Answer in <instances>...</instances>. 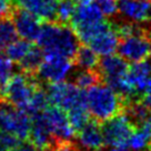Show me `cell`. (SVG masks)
I'll use <instances>...</instances> for the list:
<instances>
[{"label": "cell", "mask_w": 151, "mask_h": 151, "mask_svg": "<svg viewBox=\"0 0 151 151\" xmlns=\"http://www.w3.org/2000/svg\"><path fill=\"white\" fill-rule=\"evenodd\" d=\"M36 41L43 56H60L72 60L79 47V41L72 29L58 21H48L42 24Z\"/></svg>", "instance_id": "obj_1"}, {"label": "cell", "mask_w": 151, "mask_h": 151, "mask_svg": "<svg viewBox=\"0 0 151 151\" xmlns=\"http://www.w3.org/2000/svg\"><path fill=\"white\" fill-rule=\"evenodd\" d=\"M86 102L89 114L98 122L122 112L126 108V100L108 85H97L86 90Z\"/></svg>", "instance_id": "obj_2"}, {"label": "cell", "mask_w": 151, "mask_h": 151, "mask_svg": "<svg viewBox=\"0 0 151 151\" xmlns=\"http://www.w3.org/2000/svg\"><path fill=\"white\" fill-rule=\"evenodd\" d=\"M70 24L78 41L83 45H88L92 38L110 26L92 0L81 1L76 6Z\"/></svg>", "instance_id": "obj_3"}, {"label": "cell", "mask_w": 151, "mask_h": 151, "mask_svg": "<svg viewBox=\"0 0 151 151\" xmlns=\"http://www.w3.org/2000/svg\"><path fill=\"white\" fill-rule=\"evenodd\" d=\"M39 85H41V82L35 75H29L22 71L12 73L2 90L1 100L26 111Z\"/></svg>", "instance_id": "obj_4"}, {"label": "cell", "mask_w": 151, "mask_h": 151, "mask_svg": "<svg viewBox=\"0 0 151 151\" xmlns=\"http://www.w3.org/2000/svg\"><path fill=\"white\" fill-rule=\"evenodd\" d=\"M99 75L106 83L118 92L123 99L133 100L132 91L128 81V61L119 55H108L99 60Z\"/></svg>", "instance_id": "obj_5"}, {"label": "cell", "mask_w": 151, "mask_h": 151, "mask_svg": "<svg viewBox=\"0 0 151 151\" xmlns=\"http://www.w3.org/2000/svg\"><path fill=\"white\" fill-rule=\"evenodd\" d=\"M31 127V117L22 109L16 108L6 102L0 104V131L18 138L20 141L28 140Z\"/></svg>", "instance_id": "obj_6"}, {"label": "cell", "mask_w": 151, "mask_h": 151, "mask_svg": "<svg viewBox=\"0 0 151 151\" xmlns=\"http://www.w3.org/2000/svg\"><path fill=\"white\" fill-rule=\"evenodd\" d=\"M101 129L104 133V145H108L111 148H118L127 147L129 137L136 129V126L128 114L120 112L104 121Z\"/></svg>", "instance_id": "obj_7"}, {"label": "cell", "mask_w": 151, "mask_h": 151, "mask_svg": "<svg viewBox=\"0 0 151 151\" xmlns=\"http://www.w3.org/2000/svg\"><path fill=\"white\" fill-rule=\"evenodd\" d=\"M46 92L49 104L65 111L86 99V90L80 89L73 82L66 80L48 83Z\"/></svg>", "instance_id": "obj_8"}, {"label": "cell", "mask_w": 151, "mask_h": 151, "mask_svg": "<svg viewBox=\"0 0 151 151\" xmlns=\"http://www.w3.org/2000/svg\"><path fill=\"white\" fill-rule=\"evenodd\" d=\"M150 49L151 36L147 30L121 38L117 48L119 56L122 57L126 61L132 63L147 60V58L150 56Z\"/></svg>", "instance_id": "obj_9"}, {"label": "cell", "mask_w": 151, "mask_h": 151, "mask_svg": "<svg viewBox=\"0 0 151 151\" xmlns=\"http://www.w3.org/2000/svg\"><path fill=\"white\" fill-rule=\"evenodd\" d=\"M73 69V60L60 56H43L36 71L39 81L47 83L66 80Z\"/></svg>", "instance_id": "obj_10"}, {"label": "cell", "mask_w": 151, "mask_h": 151, "mask_svg": "<svg viewBox=\"0 0 151 151\" xmlns=\"http://www.w3.org/2000/svg\"><path fill=\"white\" fill-rule=\"evenodd\" d=\"M42 116L57 142L72 140L76 131L71 126L65 110L49 104L42 111Z\"/></svg>", "instance_id": "obj_11"}, {"label": "cell", "mask_w": 151, "mask_h": 151, "mask_svg": "<svg viewBox=\"0 0 151 151\" xmlns=\"http://www.w3.org/2000/svg\"><path fill=\"white\" fill-rule=\"evenodd\" d=\"M12 17V24L17 36L28 41H36L42 27V20L36 17L28 10L22 8H14Z\"/></svg>", "instance_id": "obj_12"}, {"label": "cell", "mask_w": 151, "mask_h": 151, "mask_svg": "<svg viewBox=\"0 0 151 151\" xmlns=\"http://www.w3.org/2000/svg\"><path fill=\"white\" fill-rule=\"evenodd\" d=\"M31 117V127L29 131L28 141L31 142L39 151H51L56 146V139L48 127L42 112L35 113Z\"/></svg>", "instance_id": "obj_13"}, {"label": "cell", "mask_w": 151, "mask_h": 151, "mask_svg": "<svg viewBox=\"0 0 151 151\" xmlns=\"http://www.w3.org/2000/svg\"><path fill=\"white\" fill-rule=\"evenodd\" d=\"M118 12L134 24L146 22L151 10V0H117Z\"/></svg>", "instance_id": "obj_14"}, {"label": "cell", "mask_w": 151, "mask_h": 151, "mask_svg": "<svg viewBox=\"0 0 151 151\" xmlns=\"http://www.w3.org/2000/svg\"><path fill=\"white\" fill-rule=\"evenodd\" d=\"M78 143L86 151H96L102 149L104 138L102 129L98 121H88L83 127L78 130Z\"/></svg>", "instance_id": "obj_15"}, {"label": "cell", "mask_w": 151, "mask_h": 151, "mask_svg": "<svg viewBox=\"0 0 151 151\" xmlns=\"http://www.w3.org/2000/svg\"><path fill=\"white\" fill-rule=\"evenodd\" d=\"M119 40L120 38L118 33L116 32L112 24H110L108 28L92 38L87 46H89L98 56L104 57L117 51Z\"/></svg>", "instance_id": "obj_16"}, {"label": "cell", "mask_w": 151, "mask_h": 151, "mask_svg": "<svg viewBox=\"0 0 151 151\" xmlns=\"http://www.w3.org/2000/svg\"><path fill=\"white\" fill-rule=\"evenodd\" d=\"M127 76L133 98L139 97L143 92L145 87L151 76V63L147 60L134 62L128 69Z\"/></svg>", "instance_id": "obj_17"}, {"label": "cell", "mask_w": 151, "mask_h": 151, "mask_svg": "<svg viewBox=\"0 0 151 151\" xmlns=\"http://www.w3.org/2000/svg\"><path fill=\"white\" fill-rule=\"evenodd\" d=\"M58 0H16L20 8L28 10L42 21H53Z\"/></svg>", "instance_id": "obj_18"}, {"label": "cell", "mask_w": 151, "mask_h": 151, "mask_svg": "<svg viewBox=\"0 0 151 151\" xmlns=\"http://www.w3.org/2000/svg\"><path fill=\"white\" fill-rule=\"evenodd\" d=\"M32 46L33 45L31 41H28V40L22 39V38H20V39L14 38L12 41H10L5 47V55L14 63L18 65L19 62L27 56V53L30 51Z\"/></svg>", "instance_id": "obj_19"}, {"label": "cell", "mask_w": 151, "mask_h": 151, "mask_svg": "<svg viewBox=\"0 0 151 151\" xmlns=\"http://www.w3.org/2000/svg\"><path fill=\"white\" fill-rule=\"evenodd\" d=\"M73 61L81 69H97L99 63V56L87 45L79 46L77 49Z\"/></svg>", "instance_id": "obj_20"}, {"label": "cell", "mask_w": 151, "mask_h": 151, "mask_svg": "<svg viewBox=\"0 0 151 151\" xmlns=\"http://www.w3.org/2000/svg\"><path fill=\"white\" fill-rule=\"evenodd\" d=\"M66 113L68 116V119L70 121L71 126L75 129V131H78L79 129H81L86 123L89 121L90 114L89 111H88L86 99L78 102L73 107H71L69 110H67Z\"/></svg>", "instance_id": "obj_21"}, {"label": "cell", "mask_w": 151, "mask_h": 151, "mask_svg": "<svg viewBox=\"0 0 151 151\" xmlns=\"http://www.w3.org/2000/svg\"><path fill=\"white\" fill-rule=\"evenodd\" d=\"M42 58L43 53L41 51V49L33 45L32 48L30 49V51L27 53V56L18 63L19 68L22 72L36 76V71H37L40 62L42 61Z\"/></svg>", "instance_id": "obj_22"}, {"label": "cell", "mask_w": 151, "mask_h": 151, "mask_svg": "<svg viewBox=\"0 0 151 151\" xmlns=\"http://www.w3.org/2000/svg\"><path fill=\"white\" fill-rule=\"evenodd\" d=\"M101 77L96 69H81L73 77V83L82 90L89 89L90 87L99 83Z\"/></svg>", "instance_id": "obj_23"}, {"label": "cell", "mask_w": 151, "mask_h": 151, "mask_svg": "<svg viewBox=\"0 0 151 151\" xmlns=\"http://www.w3.org/2000/svg\"><path fill=\"white\" fill-rule=\"evenodd\" d=\"M127 147L132 151H148L151 148V139L140 128L134 129L129 137Z\"/></svg>", "instance_id": "obj_24"}, {"label": "cell", "mask_w": 151, "mask_h": 151, "mask_svg": "<svg viewBox=\"0 0 151 151\" xmlns=\"http://www.w3.org/2000/svg\"><path fill=\"white\" fill-rule=\"evenodd\" d=\"M76 9L75 0H58L56 7L55 20L60 24H70V20L73 16Z\"/></svg>", "instance_id": "obj_25"}, {"label": "cell", "mask_w": 151, "mask_h": 151, "mask_svg": "<svg viewBox=\"0 0 151 151\" xmlns=\"http://www.w3.org/2000/svg\"><path fill=\"white\" fill-rule=\"evenodd\" d=\"M17 37L14 24L8 18L0 19V50Z\"/></svg>", "instance_id": "obj_26"}, {"label": "cell", "mask_w": 151, "mask_h": 151, "mask_svg": "<svg viewBox=\"0 0 151 151\" xmlns=\"http://www.w3.org/2000/svg\"><path fill=\"white\" fill-rule=\"evenodd\" d=\"M14 62L6 55L0 53V98L7 81L14 73Z\"/></svg>", "instance_id": "obj_27"}, {"label": "cell", "mask_w": 151, "mask_h": 151, "mask_svg": "<svg viewBox=\"0 0 151 151\" xmlns=\"http://www.w3.org/2000/svg\"><path fill=\"white\" fill-rule=\"evenodd\" d=\"M100 9L104 17L111 18L118 12V2L117 0H92Z\"/></svg>", "instance_id": "obj_28"}, {"label": "cell", "mask_w": 151, "mask_h": 151, "mask_svg": "<svg viewBox=\"0 0 151 151\" xmlns=\"http://www.w3.org/2000/svg\"><path fill=\"white\" fill-rule=\"evenodd\" d=\"M16 0H0V19L9 18L14 10Z\"/></svg>", "instance_id": "obj_29"}, {"label": "cell", "mask_w": 151, "mask_h": 151, "mask_svg": "<svg viewBox=\"0 0 151 151\" xmlns=\"http://www.w3.org/2000/svg\"><path fill=\"white\" fill-rule=\"evenodd\" d=\"M141 102L151 111V76L141 93Z\"/></svg>", "instance_id": "obj_30"}, {"label": "cell", "mask_w": 151, "mask_h": 151, "mask_svg": "<svg viewBox=\"0 0 151 151\" xmlns=\"http://www.w3.org/2000/svg\"><path fill=\"white\" fill-rule=\"evenodd\" d=\"M10 151H39L33 146L31 142H29L28 140H24V141H21L18 146H16L14 149H11Z\"/></svg>", "instance_id": "obj_31"}, {"label": "cell", "mask_w": 151, "mask_h": 151, "mask_svg": "<svg viewBox=\"0 0 151 151\" xmlns=\"http://www.w3.org/2000/svg\"><path fill=\"white\" fill-rule=\"evenodd\" d=\"M140 129L143 130L151 139V113H149L145 119L140 121Z\"/></svg>", "instance_id": "obj_32"}, {"label": "cell", "mask_w": 151, "mask_h": 151, "mask_svg": "<svg viewBox=\"0 0 151 151\" xmlns=\"http://www.w3.org/2000/svg\"><path fill=\"white\" fill-rule=\"evenodd\" d=\"M0 151H9L2 143H1V141H0Z\"/></svg>", "instance_id": "obj_33"}, {"label": "cell", "mask_w": 151, "mask_h": 151, "mask_svg": "<svg viewBox=\"0 0 151 151\" xmlns=\"http://www.w3.org/2000/svg\"><path fill=\"white\" fill-rule=\"evenodd\" d=\"M147 21L150 24L151 26V10H150V12H149V16H148V19H147Z\"/></svg>", "instance_id": "obj_34"}, {"label": "cell", "mask_w": 151, "mask_h": 151, "mask_svg": "<svg viewBox=\"0 0 151 151\" xmlns=\"http://www.w3.org/2000/svg\"><path fill=\"white\" fill-rule=\"evenodd\" d=\"M75 1H78V2H81V1H88V0H75Z\"/></svg>", "instance_id": "obj_35"}, {"label": "cell", "mask_w": 151, "mask_h": 151, "mask_svg": "<svg viewBox=\"0 0 151 151\" xmlns=\"http://www.w3.org/2000/svg\"><path fill=\"white\" fill-rule=\"evenodd\" d=\"M96 151H104V150H102V149H100V150H96Z\"/></svg>", "instance_id": "obj_36"}, {"label": "cell", "mask_w": 151, "mask_h": 151, "mask_svg": "<svg viewBox=\"0 0 151 151\" xmlns=\"http://www.w3.org/2000/svg\"><path fill=\"white\" fill-rule=\"evenodd\" d=\"M1 102H2V100H1V98H0V104H1Z\"/></svg>", "instance_id": "obj_37"}, {"label": "cell", "mask_w": 151, "mask_h": 151, "mask_svg": "<svg viewBox=\"0 0 151 151\" xmlns=\"http://www.w3.org/2000/svg\"><path fill=\"white\" fill-rule=\"evenodd\" d=\"M151 33V32H150ZM150 36H151V35H150ZM150 55H151V49H150Z\"/></svg>", "instance_id": "obj_38"}, {"label": "cell", "mask_w": 151, "mask_h": 151, "mask_svg": "<svg viewBox=\"0 0 151 151\" xmlns=\"http://www.w3.org/2000/svg\"><path fill=\"white\" fill-rule=\"evenodd\" d=\"M148 151H151V148H150V149H149V150H148Z\"/></svg>", "instance_id": "obj_39"}]
</instances>
